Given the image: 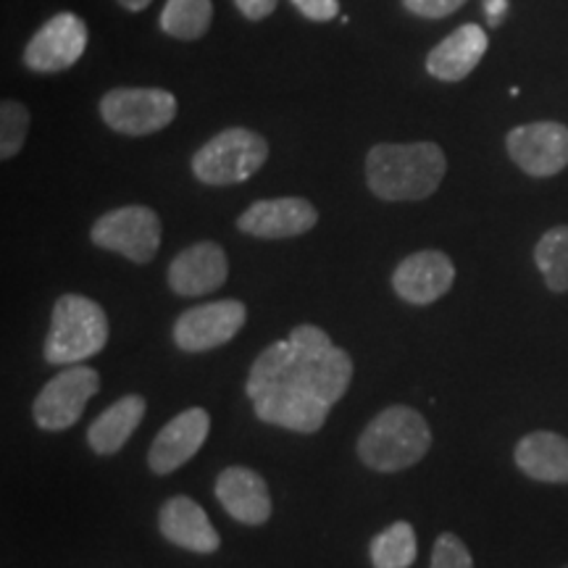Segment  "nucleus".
<instances>
[{"instance_id": "obj_8", "label": "nucleus", "mask_w": 568, "mask_h": 568, "mask_svg": "<svg viewBox=\"0 0 568 568\" xmlns=\"http://www.w3.org/2000/svg\"><path fill=\"white\" fill-rule=\"evenodd\" d=\"M101 389V374L90 366H67L55 374L34 400L32 414L40 429L63 432L80 422L84 408Z\"/></svg>"}, {"instance_id": "obj_3", "label": "nucleus", "mask_w": 568, "mask_h": 568, "mask_svg": "<svg viewBox=\"0 0 568 568\" xmlns=\"http://www.w3.org/2000/svg\"><path fill=\"white\" fill-rule=\"evenodd\" d=\"M429 447L432 429L426 418L410 406H389L361 432L358 458L374 471L395 474L416 466Z\"/></svg>"}, {"instance_id": "obj_20", "label": "nucleus", "mask_w": 568, "mask_h": 568, "mask_svg": "<svg viewBox=\"0 0 568 568\" xmlns=\"http://www.w3.org/2000/svg\"><path fill=\"white\" fill-rule=\"evenodd\" d=\"M145 397L140 395H126L105 408L88 429V443L92 450L98 456H113V453L122 450L142 418H145Z\"/></svg>"}, {"instance_id": "obj_24", "label": "nucleus", "mask_w": 568, "mask_h": 568, "mask_svg": "<svg viewBox=\"0 0 568 568\" xmlns=\"http://www.w3.org/2000/svg\"><path fill=\"white\" fill-rule=\"evenodd\" d=\"M30 132V111L19 101H3L0 105V155L3 161L13 159L24 145Z\"/></svg>"}, {"instance_id": "obj_4", "label": "nucleus", "mask_w": 568, "mask_h": 568, "mask_svg": "<svg viewBox=\"0 0 568 568\" xmlns=\"http://www.w3.org/2000/svg\"><path fill=\"white\" fill-rule=\"evenodd\" d=\"M109 343V316L84 295H61L53 305L51 332L45 337V361L53 366H77L98 355Z\"/></svg>"}, {"instance_id": "obj_11", "label": "nucleus", "mask_w": 568, "mask_h": 568, "mask_svg": "<svg viewBox=\"0 0 568 568\" xmlns=\"http://www.w3.org/2000/svg\"><path fill=\"white\" fill-rule=\"evenodd\" d=\"M506 145L516 166L529 176H552L568 166V126L558 122L516 126Z\"/></svg>"}, {"instance_id": "obj_17", "label": "nucleus", "mask_w": 568, "mask_h": 568, "mask_svg": "<svg viewBox=\"0 0 568 568\" xmlns=\"http://www.w3.org/2000/svg\"><path fill=\"white\" fill-rule=\"evenodd\" d=\"M159 529L176 548L201 552V556L216 552L219 545H222L209 514L187 495H174L163 503L159 514Z\"/></svg>"}, {"instance_id": "obj_28", "label": "nucleus", "mask_w": 568, "mask_h": 568, "mask_svg": "<svg viewBox=\"0 0 568 568\" xmlns=\"http://www.w3.org/2000/svg\"><path fill=\"white\" fill-rule=\"evenodd\" d=\"M276 3H280V0H234V6L243 11V17L253 21L266 19L268 13L276 9Z\"/></svg>"}, {"instance_id": "obj_15", "label": "nucleus", "mask_w": 568, "mask_h": 568, "mask_svg": "<svg viewBox=\"0 0 568 568\" xmlns=\"http://www.w3.org/2000/svg\"><path fill=\"white\" fill-rule=\"evenodd\" d=\"M230 276V264L222 245L203 240L184 247L169 264V287L182 297H201L219 290Z\"/></svg>"}, {"instance_id": "obj_26", "label": "nucleus", "mask_w": 568, "mask_h": 568, "mask_svg": "<svg viewBox=\"0 0 568 568\" xmlns=\"http://www.w3.org/2000/svg\"><path fill=\"white\" fill-rule=\"evenodd\" d=\"M464 3L466 0H403V6L422 19H445L456 13Z\"/></svg>"}, {"instance_id": "obj_21", "label": "nucleus", "mask_w": 568, "mask_h": 568, "mask_svg": "<svg viewBox=\"0 0 568 568\" xmlns=\"http://www.w3.org/2000/svg\"><path fill=\"white\" fill-rule=\"evenodd\" d=\"M213 21V0H166L161 30L174 40H201Z\"/></svg>"}, {"instance_id": "obj_23", "label": "nucleus", "mask_w": 568, "mask_h": 568, "mask_svg": "<svg viewBox=\"0 0 568 568\" xmlns=\"http://www.w3.org/2000/svg\"><path fill=\"white\" fill-rule=\"evenodd\" d=\"M537 268L552 293H568V226L545 232L535 247Z\"/></svg>"}, {"instance_id": "obj_9", "label": "nucleus", "mask_w": 568, "mask_h": 568, "mask_svg": "<svg viewBox=\"0 0 568 568\" xmlns=\"http://www.w3.org/2000/svg\"><path fill=\"white\" fill-rule=\"evenodd\" d=\"M247 311L240 301H213L187 308L174 324V343L184 353H205L234 339L245 326Z\"/></svg>"}, {"instance_id": "obj_6", "label": "nucleus", "mask_w": 568, "mask_h": 568, "mask_svg": "<svg viewBox=\"0 0 568 568\" xmlns=\"http://www.w3.org/2000/svg\"><path fill=\"white\" fill-rule=\"evenodd\" d=\"M92 243L132 264H148L161 247V219L148 205H124L103 213L90 232Z\"/></svg>"}, {"instance_id": "obj_29", "label": "nucleus", "mask_w": 568, "mask_h": 568, "mask_svg": "<svg viewBox=\"0 0 568 568\" xmlns=\"http://www.w3.org/2000/svg\"><path fill=\"white\" fill-rule=\"evenodd\" d=\"M506 9H508L506 0H485L487 19H489V24H493V27L500 24L503 17H506Z\"/></svg>"}, {"instance_id": "obj_13", "label": "nucleus", "mask_w": 568, "mask_h": 568, "mask_svg": "<svg viewBox=\"0 0 568 568\" xmlns=\"http://www.w3.org/2000/svg\"><path fill=\"white\" fill-rule=\"evenodd\" d=\"M456 266L443 251H418L397 264L393 287L397 297L414 305H429L450 293Z\"/></svg>"}, {"instance_id": "obj_12", "label": "nucleus", "mask_w": 568, "mask_h": 568, "mask_svg": "<svg viewBox=\"0 0 568 568\" xmlns=\"http://www.w3.org/2000/svg\"><path fill=\"white\" fill-rule=\"evenodd\" d=\"M211 432V416L205 408H187L180 416H174L155 437L148 453V466L153 474H172L176 468L187 464L190 458L201 450L205 437Z\"/></svg>"}, {"instance_id": "obj_16", "label": "nucleus", "mask_w": 568, "mask_h": 568, "mask_svg": "<svg viewBox=\"0 0 568 568\" xmlns=\"http://www.w3.org/2000/svg\"><path fill=\"white\" fill-rule=\"evenodd\" d=\"M216 497L226 514L245 527H261L272 518V495L264 477L247 466H230L219 474Z\"/></svg>"}, {"instance_id": "obj_1", "label": "nucleus", "mask_w": 568, "mask_h": 568, "mask_svg": "<svg viewBox=\"0 0 568 568\" xmlns=\"http://www.w3.org/2000/svg\"><path fill=\"white\" fill-rule=\"evenodd\" d=\"M353 379V361L324 329L301 324L287 339L268 345L247 374L245 393L255 416L297 435H314L343 400Z\"/></svg>"}, {"instance_id": "obj_10", "label": "nucleus", "mask_w": 568, "mask_h": 568, "mask_svg": "<svg viewBox=\"0 0 568 568\" xmlns=\"http://www.w3.org/2000/svg\"><path fill=\"white\" fill-rule=\"evenodd\" d=\"M88 48V24L77 13H55L24 48V63L40 74L67 71L82 59Z\"/></svg>"}, {"instance_id": "obj_25", "label": "nucleus", "mask_w": 568, "mask_h": 568, "mask_svg": "<svg viewBox=\"0 0 568 568\" xmlns=\"http://www.w3.org/2000/svg\"><path fill=\"white\" fill-rule=\"evenodd\" d=\"M429 568H474V558L464 539L453 535V531H443L437 537L435 548H432Z\"/></svg>"}, {"instance_id": "obj_30", "label": "nucleus", "mask_w": 568, "mask_h": 568, "mask_svg": "<svg viewBox=\"0 0 568 568\" xmlns=\"http://www.w3.org/2000/svg\"><path fill=\"white\" fill-rule=\"evenodd\" d=\"M153 0H119V6L126 11H145Z\"/></svg>"}, {"instance_id": "obj_7", "label": "nucleus", "mask_w": 568, "mask_h": 568, "mask_svg": "<svg viewBox=\"0 0 568 568\" xmlns=\"http://www.w3.org/2000/svg\"><path fill=\"white\" fill-rule=\"evenodd\" d=\"M101 116L113 132L142 138L174 122L176 98L161 88H116L103 95Z\"/></svg>"}, {"instance_id": "obj_22", "label": "nucleus", "mask_w": 568, "mask_h": 568, "mask_svg": "<svg viewBox=\"0 0 568 568\" xmlns=\"http://www.w3.org/2000/svg\"><path fill=\"white\" fill-rule=\"evenodd\" d=\"M416 531L408 521H395L368 545L374 568H410L416 560Z\"/></svg>"}, {"instance_id": "obj_31", "label": "nucleus", "mask_w": 568, "mask_h": 568, "mask_svg": "<svg viewBox=\"0 0 568 568\" xmlns=\"http://www.w3.org/2000/svg\"><path fill=\"white\" fill-rule=\"evenodd\" d=\"M564 568H568V566H564Z\"/></svg>"}, {"instance_id": "obj_14", "label": "nucleus", "mask_w": 568, "mask_h": 568, "mask_svg": "<svg viewBox=\"0 0 568 568\" xmlns=\"http://www.w3.org/2000/svg\"><path fill=\"white\" fill-rule=\"evenodd\" d=\"M318 222V211L305 197H272L258 201L237 219L240 232L261 240L301 237Z\"/></svg>"}, {"instance_id": "obj_2", "label": "nucleus", "mask_w": 568, "mask_h": 568, "mask_svg": "<svg viewBox=\"0 0 568 568\" xmlns=\"http://www.w3.org/2000/svg\"><path fill=\"white\" fill-rule=\"evenodd\" d=\"M445 172L447 159L435 142H379L366 155L368 190L389 203L435 195Z\"/></svg>"}, {"instance_id": "obj_27", "label": "nucleus", "mask_w": 568, "mask_h": 568, "mask_svg": "<svg viewBox=\"0 0 568 568\" xmlns=\"http://www.w3.org/2000/svg\"><path fill=\"white\" fill-rule=\"evenodd\" d=\"M293 3L311 21H332L339 13V0H293Z\"/></svg>"}, {"instance_id": "obj_5", "label": "nucleus", "mask_w": 568, "mask_h": 568, "mask_svg": "<svg viewBox=\"0 0 568 568\" xmlns=\"http://www.w3.org/2000/svg\"><path fill=\"white\" fill-rule=\"evenodd\" d=\"M268 159V142L245 126H230L193 155V174L211 187L251 180Z\"/></svg>"}, {"instance_id": "obj_18", "label": "nucleus", "mask_w": 568, "mask_h": 568, "mask_svg": "<svg viewBox=\"0 0 568 568\" xmlns=\"http://www.w3.org/2000/svg\"><path fill=\"white\" fill-rule=\"evenodd\" d=\"M487 53V34L479 24L458 27L426 55V71L439 82H460L479 67Z\"/></svg>"}, {"instance_id": "obj_19", "label": "nucleus", "mask_w": 568, "mask_h": 568, "mask_svg": "<svg viewBox=\"0 0 568 568\" xmlns=\"http://www.w3.org/2000/svg\"><path fill=\"white\" fill-rule=\"evenodd\" d=\"M516 466L529 479L568 485V437L556 432H531L516 445Z\"/></svg>"}]
</instances>
